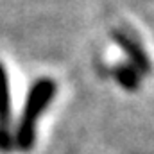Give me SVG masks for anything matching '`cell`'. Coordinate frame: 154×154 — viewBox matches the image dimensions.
I'll return each instance as SVG.
<instances>
[{"label": "cell", "mask_w": 154, "mask_h": 154, "mask_svg": "<svg viewBox=\"0 0 154 154\" xmlns=\"http://www.w3.org/2000/svg\"><path fill=\"white\" fill-rule=\"evenodd\" d=\"M116 79L120 81V84L127 90H136L138 88V74L134 68H127V66H120L116 70Z\"/></svg>", "instance_id": "277c9868"}, {"label": "cell", "mask_w": 154, "mask_h": 154, "mask_svg": "<svg viewBox=\"0 0 154 154\" xmlns=\"http://www.w3.org/2000/svg\"><path fill=\"white\" fill-rule=\"evenodd\" d=\"M54 91H56V84L50 79H41L32 86L29 99H27V104H25V109H23V115H22V120H20V125H18V131H16V138L13 140L18 149L29 151L32 147L36 120L41 115V111L48 106V102L52 100Z\"/></svg>", "instance_id": "6da1fadb"}, {"label": "cell", "mask_w": 154, "mask_h": 154, "mask_svg": "<svg viewBox=\"0 0 154 154\" xmlns=\"http://www.w3.org/2000/svg\"><path fill=\"white\" fill-rule=\"evenodd\" d=\"M14 145L11 129H9V91H7V81L0 66V151L7 152Z\"/></svg>", "instance_id": "7a4b0ae2"}, {"label": "cell", "mask_w": 154, "mask_h": 154, "mask_svg": "<svg viewBox=\"0 0 154 154\" xmlns=\"http://www.w3.org/2000/svg\"><path fill=\"white\" fill-rule=\"evenodd\" d=\"M116 38H118V43L131 54V59H133V63L138 66V70H143V72H147V68H149V61H147V57H145V54H142V48L133 41V39L129 38V36H124V34H116Z\"/></svg>", "instance_id": "3957f363"}]
</instances>
